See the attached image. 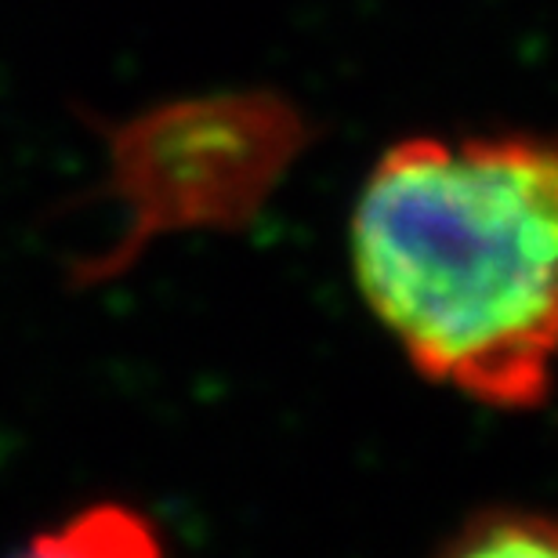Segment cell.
Here are the masks:
<instances>
[{
    "label": "cell",
    "instance_id": "cell-1",
    "mask_svg": "<svg viewBox=\"0 0 558 558\" xmlns=\"http://www.w3.org/2000/svg\"><path fill=\"white\" fill-rule=\"evenodd\" d=\"M363 305L432 385L537 410L558 381V135H410L349 218Z\"/></svg>",
    "mask_w": 558,
    "mask_h": 558
},
{
    "label": "cell",
    "instance_id": "cell-2",
    "mask_svg": "<svg viewBox=\"0 0 558 558\" xmlns=\"http://www.w3.org/2000/svg\"><path fill=\"white\" fill-rule=\"evenodd\" d=\"M450 555H558V515L537 508L472 511L450 541Z\"/></svg>",
    "mask_w": 558,
    "mask_h": 558
}]
</instances>
